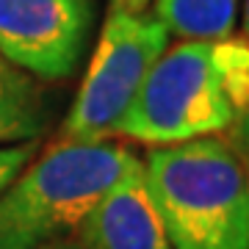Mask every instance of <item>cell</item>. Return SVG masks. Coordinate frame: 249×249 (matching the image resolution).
I'll list each match as a JSON object with an SVG mask.
<instances>
[{"label": "cell", "instance_id": "cell-1", "mask_svg": "<svg viewBox=\"0 0 249 249\" xmlns=\"http://www.w3.org/2000/svg\"><path fill=\"white\" fill-rule=\"evenodd\" d=\"M249 100L244 36L178 42L152 64L119 122L116 139L160 147L232 130Z\"/></svg>", "mask_w": 249, "mask_h": 249}, {"label": "cell", "instance_id": "cell-2", "mask_svg": "<svg viewBox=\"0 0 249 249\" xmlns=\"http://www.w3.org/2000/svg\"><path fill=\"white\" fill-rule=\"evenodd\" d=\"M172 249H249L247 160L222 136L160 144L142 160Z\"/></svg>", "mask_w": 249, "mask_h": 249}, {"label": "cell", "instance_id": "cell-3", "mask_svg": "<svg viewBox=\"0 0 249 249\" xmlns=\"http://www.w3.org/2000/svg\"><path fill=\"white\" fill-rule=\"evenodd\" d=\"M133 160V152L114 139L50 144L0 191V249H39L75 235Z\"/></svg>", "mask_w": 249, "mask_h": 249}, {"label": "cell", "instance_id": "cell-4", "mask_svg": "<svg viewBox=\"0 0 249 249\" xmlns=\"http://www.w3.org/2000/svg\"><path fill=\"white\" fill-rule=\"evenodd\" d=\"M172 36L152 11L111 3L75 103L61 122L64 142H108Z\"/></svg>", "mask_w": 249, "mask_h": 249}, {"label": "cell", "instance_id": "cell-5", "mask_svg": "<svg viewBox=\"0 0 249 249\" xmlns=\"http://www.w3.org/2000/svg\"><path fill=\"white\" fill-rule=\"evenodd\" d=\"M94 22L91 0H0V55L42 83L78 72Z\"/></svg>", "mask_w": 249, "mask_h": 249}, {"label": "cell", "instance_id": "cell-6", "mask_svg": "<svg viewBox=\"0 0 249 249\" xmlns=\"http://www.w3.org/2000/svg\"><path fill=\"white\" fill-rule=\"evenodd\" d=\"M75 238L86 249H172L139 158L97 199Z\"/></svg>", "mask_w": 249, "mask_h": 249}, {"label": "cell", "instance_id": "cell-7", "mask_svg": "<svg viewBox=\"0 0 249 249\" xmlns=\"http://www.w3.org/2000/svg\"><path fill=\"white\" fill-rule=\"evenodd\" d=\"M50 114L53 103L45 83L0 55V147L36 142Z\"/></svg>", "mask_w": 249, "mask_h": 249}, {"label": "cell", "instance_id": "cell-8", "mask_svg": "<svg viewBox=\"0 0 249 249\" xmlns=\"http://www.w3.org/2000/svg\"><path fill=\"white\" fill-rule=\"evenodd\" d=\"M241 0H155L152 14L180 42L227 39L238 25Z\"/></svg>", "mask_w": 249, "mask_h": 249}, {"label": "cell", "instance_id": "cell-9", "mask_svg": "<svg viewBox=\"0 0 249 249\" xmlns=\"http://www.w3.org/2000/svg\"><path fill=\"white\" fill-rule=\"evenodd\" d=\"M36 155V142H22V144H6L0 147V191L9 186L28 160Z\"/></svg>", "mask_w": 249, "mask_h": 249}, {"label": "cell", "instance_id": "cell-10", "mask_svg": "<svg viewBox=\"0 0 249 249\" xmlns=\"http://www.w3.org/2000/svg\"><path fill=\"white\" fill-rule=\"evenodd\" d=\"M232 139H235V147H241L244 152H249V100L244 114L238 116V122L232 124Z\"/></svg>", "mask_w": 249, "mask_h": 249}, {"label": "cell", "instance_id": "cell-11", "mask_svg": "<svg viewBox=\"0 0 249 249\" xmlns=\"http://www.w3.org/2000/svg\"><path fill=\"white\" fill-rule=\"evenodd\" d=\"M39 249H86V247H83L75 235H67V238L50 241V244H45V247H39Z\"/></svg>", "mask_w": 249, "mask_h": 249}, {"label": "cell", "instance_id": "cell-12", "mask_svg": "<svg viewBox=\"0 0 249 249\" xmlns=\"http://www.w3.org/2000/svg\"><path fill=\"white\" fill-rule=\"evenodd\" d=\"M116 6H124V9H133V11H139V9H147L150 6V0H114Z\"/></svg>", "mask_w": 249, "mask_h": 249}, {"label": "cell", "instance_id": "cell-13", "mask_svg": "<svg viewBox=\"0 0 249 249\" xmlns=\"http://www.w3.org/2000/svg\"><path fill=\"white\" fill-rule=\"evenodd\" d=\"M244 39L249 42V0H244Z\"/></svg>", "mask_w": 249, "mask_h": 249}, {"label": "cell", "instance_id": "cell-14", "mask_svg": "<svg viewBox=\"0 0 249 249\" xmlns=\"http://www.w3.org/2000/svg\"><path fill=\"white\" fill-rule=\"evenodd\" d=\"M247 180H249V152H247Z\"/></svg>", "mask_w": 249, "mask_h": 249}]
</instances>
